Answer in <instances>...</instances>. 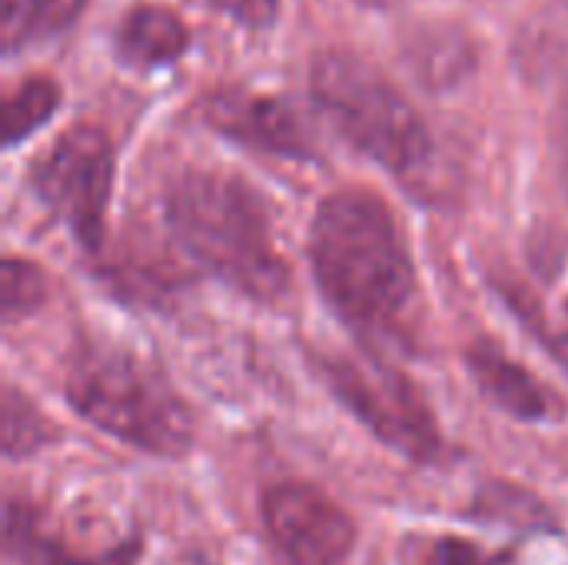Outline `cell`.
<instances>
[{"label":"cell","mask_w":568,"mask_h":565,"mask_svg":"<svg viewBox=\"0 0 568 565\" xmlns=\"http://www.w3.org/2000/svg\"><path fill=\"white\" fill-rule=\"evenodd\" d=\"M336 400L386 446L413 463H433L443 450L436 420L416 386L383 360H323L320 363Z\"/></svg>","instance_id":"obj_5"},{"label":"cell","mask_w":568,"mask_h":565,"mask_svg":"<svg viewBox=\"0 0 568 565\" xmlns=\"http://www.w3.org/2000/svg\"><path fill=\"white\" fill-rule=\"evenodd\" d=\"M166 226L203 270L253 300L286 293L290 273L276 253L270 210L260 193L216 170H190L166 193Z\"/></svg>","instance_id":"obj_2"},{"label":"cell","mask_w":568,"mask_h":565,"mask_svg":"<svg viewBox=\"0 0 568 565\" xmlns=\"http://www.w3.org/2000/svg\"><path fill=\"white\" fill-rule=\"evenodd\" d=\"M53 440V426L43 420V413L23 400L13 386L3 393V456L7 460H23L43 450Z\"/></svg>","instance_id":"obj_16"},{"label":"cell","mask_w":568,"mask_h":565,"mask_svg":"<svg viewBox=\"0 0 568 565\" xmlns=\"http://www.w3.org/2000/svg\"><path fill=\"white\" fill-rule=\"evenodd\" d=\"M60 107V87L53 80L33 77L23 80L3 103V140L7 147H17L23 137L37 133Z\"/></svg>","instance_id":"obj_15"},{"label":"cell","mask_w":568,"mask_h":565,"mask_svg":"<svg viewBox=\"0 0 568 565\" xmlns=\"http://www.w3.org/2000/svg\"><path fill=\"white\" fill-rule=\"evenodd\" d=\"M263 523L290 565H343L356 546V523L313 483H276L263 496Z\"/></svg>","instance_id":"obj_7"},{"label":"cell","mask_w":568,"mask_h":565,"mask_svg":"<svg viewBox=\"0 0 568 565\" xmlns=\"http://www.w3.org/2000/svg\"><path fill=\"white\" fill-rule=\"evenodd\" d=\"M206 123L233 143L283 160H316V147L296 107L250 90H220L203 107Z\"/></svg>","instance_id":"obj_8"},{"label":"cell","mask_w":568,"mask_h":565,"mask_svg":"<svg viewBox=\"0 0 568 565\" xmlns=\"http://www.w3.org/2000/svg\"><path fill=\"white\" fill-rule=\"evenodd\" d=\"M213 10L226 13L230 20L250 27V30H266L276 23L280 0H206Z\"/></svg>","instance_id":"obj_19"},{"label":"cell","mask_w":568,"mask_h":565,"mask_svg":"<svg viewBox=\"0 0 568 565\" xmlns=\"http://www.w3.org/2000/svg\"><path fill=\"white\" fill-rule=\"evenodd\" d=\"M3 519H7V526H3L7 529V536H3L7 553L23 565H136V559H140V543L136 539H126V543L100 553V556H83V559L70 556L40 533V523H37L33 509L17 503V500H7Z\"/></svg>","instance_id":"obj_12"},{"label":"cell","mask_w":568,"mask_h":565,"mask_svg":"<svg viewBox=\"0 0 568 565\" xmlns=\"http://www.w3.org/2000/svg\"><path fill=\"white\" fill-rule=\"evenodd\" d=\"M423 565H513V556L486 553L483 546L459 539V536H443V539L429 543Z\"/></svg>","instance_id":"obj_18"},{"label":"cell","mask_w":568,"mask_h":565,"mask_svg":"<svg viewBox=\"0 0 568 565\" xmlns=\"http://www.w3.org/2000/svg\"><path fill=\"white\" fill-rule=\"evenodd\" d=\"M113 147L97 127L67 130L33 167L37 200L83 243L97 246L113 190Z\"/></svg>","instance_id":"obj_6"},{"label":"cell","mask_w":568,"mask_h":565,"mask_svg":"<svg viewBox=\"0 0 568 565\" xmlns=\"http://www.w3.org/2000/svg\"><path fill=\"white\" fill-rule=\"evenodd\" d=\"M310 93L323 117L359 153L396 176L429 167L433 140L416 107L373 63L346 50H326L313 60Z\"/></svg>","instance_id":"obj_4"},{"label":"cell","mask_w":568,"mask_h":565,"mask_svg":"<svg viewBox=\"0 0 568 565\" xmlns=\"http://www.w3.org/2000/svg\"><path fill=\"white\" fill-rule=\"evenodd\" d=\"M406 63L423 87L453 90L473 73L476 47L456 27H419L406 43Z\"/></svg>","instance_id":"obj_11"},{"label":"cell","mask_w":568,"mask_h":565,"mask_svg":"<svg viewBox=\"0 0 568 565\" xmlns=\"http://www.w3.org/2000/svg\"><path fill=\"white\" fill-rule=\"evenodd\" d=\"M113 43H116V57L126 67L160 70V67L176 63L186 53L190 33L176 13L163 7H136L120 20Z\"/></svg>","instance_id":"obj_10"},{"label":"cell","mask_w":568,"mask_h":565,"mask_svg":"<svg viewBox=\"0 0 568 565\" xmlns=\"http://www.w3.org/2000/svg\"><path fill=\"white\" fill-rule=\"evenodd\" d=\"M359 3H363V7H386L389 0H359Z\"/></svg>","instance_id":"obj_20"},{"label":"cell","mask_w":568,"mask_h":565,"mask_svg":"<svg viewBox=\"0 0 568 565\" xmlns=\"http://www.w3.org/2000/svg\"><path fill=\"white\" fill-rule=\"evenodd\" d=\"M310 263L326 303L353 326H389L416 290L403 233L389 206L366 190L323 200L310 226Z\"/></svg>","instance_id":"obj_1"},{"label":"cell","mask_w":568,"mask_h":565,"mask_svg":"<svg viewBox=\"0 0 568 565\" xmlns=\"http://www.w3.org/2000/svg\"><path fill=\"white\" fill-rule=\"evenodd\" d=\"M83 7L87 0H0L3 53L13 57L60 37L83 13Z\"/></svg>","instance_id":"obj_13"},{"label":"cell","mask_w":568,"mask_h":565,"mask_svg":"<svg viewBox=\"0 0 568 565\" xmlns=\"http://www.w3.org/2000/svg\"><path fill=\"white\" fill-rule=\"evenodd\" d=\"M469 373L479 383V390L513 420L539 423L549 416V396L539 386L532 373H526L516 360L499 353L493 343H476L466 353Z\"/></svg>","instance_id":"obj_9"},{"label":"cell","mask_w":568,"mask_h":565,"mask_svg":"<svg viewBox=\"0 0 568 565\" xmlns=\"http://www.w3.org/2000/svg\"><path fill=\"white\" fill-rule=\"evenodd\" d=\"M476 513L503 523V526H516L526 533H556V516L549 513V506L542 500H536L532 493L509 486V483H489L479 496H476Z\"/></svg>","instance_id":"obj_14"},{"label":"cell","mask_w":568,"mask_h":565,"mask_svg":"<svg viewBox=\"0 0 568 565\" xmlns=\"http://www.w3.org/2000/svg\"><path fill=\"white\" fill-rule=\"evenodd\" d=\"M67 400L87 423L143 453L183 456L193 443L186 403L133 350L83 346L67 370Z\"/></svg>","instance_id":"obj_3"},{"label":"cell","mask_w":568,"mask_h":565,"mask_svg":"<svg viewBox=\"0 0 568 565\" xmlns=\"http://www.w3.org/2000/svg\"><path fill=\"white\" fill-rule=\"evenodd\" d=\"M47 300V280L40 266L27 260H7L3 263V323H17L20 316H30Z\"/></svg>","instance_id":"obj_17"}]
</instances>
